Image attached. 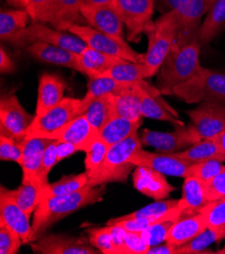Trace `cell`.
<instances>
[{
    "label": "cell",
    "instance_id": "6da1fadb",
    "mask_svg": "<svg viewBox=\"0 0 225 254\" xmlns=\"http://www.w3.org/2000/svg\"><path fill=\"white\" fill-rule=\"evenodd\" d=\"M104 190L105 186L87 185L82 190L70 194L43 196L32 222L34 241L45 234L49 228L65 217L102 200Z\"/></svg>",
    "mask_w": 225,
    "mask_h": 254
},
{
    "label": "cell",
    "instance_id": "7a4b0ae2",
    "mask_svg": "<svg viewBox=\"0 0 225 254\" xmlns=\"http://www.w3.org/2000/svg\"><path fill=\"white\" fill-rule=\"evenodd\" d=\"M201 45L194 41L184 46L175 43L164 60L159 72L156 87L161 94H172L177 85L188 80L201 67L199 61Z\"/></svg>",
    "mask_w": 225,
    "mask_h": 254
},
{
    "label": "cell",
    "instance_id": "3957f363",
    "mask_svg": "<svg viewBox=\"0 0 225 254\" xmlns=\"http://www.w3.org/2000/svg\"><path fill=\"white\" fill-rule=\"evenodd\" d=\"M141 148L142 144L137 132L126 140L109 146L101 165L92 174L88 175L89 181L87 185L97 187L127 182L129 175L136 167L129 159Z\"/></svg>",
    "mask_w": 225,
    "mask_h": 254
},
{
    "label": "cell",
    "instance_id": "277c9868",
    "mask_svg": "<svg viewBox=\"0 0 225 254\" xmlns=\"http://www.w3.org/2000/svg\"><path fill=\"white\" fill-rule=\"evenodd\" d=\"M178 20L176 11L162 14L145 29L147 37V51L144 54L143 64L147 70L148 78L158 74L164 60L176 42Z\"/></svg>",
    "mask_w": 225,
    "mask_h": 254
},
{
    "label": "cell",
    "instance_id": "5b68a950",
    "mask_svg": "<svg viewBox=\"0 0 225 254\" xmlns=\"http://www.w3.org/2000/svg\"><path fill=\"white\" fill-rule=\"evenodd\" d=\"M171 95L187 104H200L210 99L225 100V74L201 66L192 77L175 87Z\"/></svg>",
    "mask_w": 225,
    "mask_h": 254
},
{
    "label": "cell",
    "instance_id": "8992f818",
    "mask_svg": "<svg viewBox=\"0 0 225 254\" xmlns=\"http://www.w3.org/2000/svg\"><path fill=\"white\" fill-rule=\"evenodd\" d=\"M6 42L16 48H27L32 44L43 42L67 49L76 54H81L87 47L79 37L55 28L52 29L45 23L38 21L9 38Z\"/></svg>",
    "mask_w": 225,
    "mask_h": 254
},
{
    "label": "cell",
    "instance_id": "52a82bcc",
    "mask_svg": "<svg viewBox=\"0 0 225 254\" xmlns=\"http://www.w3.org/2000/svg\"><path fill=\"white\" fill-rule=\"evenodd\" d=\"M80 104L81 99L64 97L60 104L46 112L44 116L35 118L27 138L40 137L54 140L69 123L80 116Z\"/></svg>",
    "mask_w": 225,
    "mask_h": 254
},
{
    "label": "cell",
    "instance_id": "ba28073f",
    "mask_svg": "<svg viewBox=\"0 0 225 254\" xmlns=\"http://www.w3.org/2000/svg\"><path fill=\"white\" fill-rule=\"evenodd\" d=\"M66 32L79 37L87 47L98 50L123 60L143 63L144 54H139L133 50L127 42H120L108 35L99 32L89 25L70 24L66 28Z\"/></svg>",
    "mask_w": 225,
    "mask_h": 254
},
{
    "label": "cell",
    "instance_id": "9c48e42d",
    "mask_svg": "<svg viewBox=\"0 0 225 254\" xmlns=\"http://www.w3.org/2000/svg\"><path fill=\"white\" fill-rule=\"evenodd\" d=\"M128 30V41L137 43L151 24L155 10L154 0H111Z\"/></svg>",
    "mask_w": 225,
    "mask_h": 254
},
{
    "label": "cell",
    "instance_id": "30bf717a",
    "mask_svg": "<svg viewBox=\"0 0 225 254\" xmlns=\"http://www.w3.org/2000/svg\"><path fill=\"white\" fill-rule=\"evenodd\" d=\"M139 138L142 146L154 147L160 153L166 154L177 153L202 140L192 124L187 127H176L173 132L143 129Z\"/></svg>",
    "mask_w": 225,
    "mask_h": 254
},
{
    "label": "cell",
    "instance_id": "8fae6325",
    "mask_svg": "<svg viewBox=\"0 0 225 254\" xmlns=\"http://www.w3.org/2000/svg\"><path fill=\"white\" fill-rule=\"evenodd\" d=\"M35 118L22 107L16 95L2 97L0 101V135L23 142Z\"/></svg>",
    "mask_w": 225,
    "mask_h": 254
},
{
    "label": "cell",
    "instance_id": "7c38bea8",
    "mask_svg": "<svg viewBox=\"0 0 225 254\" xmlns=\"http://www.w3.org/2000/svg\"><path fill=\"white\" fill-rule=\"evenodd\" d=\"M215 1L216 0H183L180 6L175 10L178 20V32L175 43L184 46L198 41L201 20Z\"/></svg>",
    "mask_w": 225,
    "mask_h": 254
},
{
    "label": "cell",
    "instance_id": "4fadbf2b",
    "mask_svg": "<svg viewBox=\"0 0 225 254\" xmlns=\"http://www.w3.org/2000/svg\"><path fill=\"white\" fill-rule=\"evenodd\" d=\"M191 124L202 140L212 139L225 130V100L210 99L187 112Z\"/></svg>",
    "mask_w": 225,
    "mask_h": 254
},
{
    "label": "cell",
    "instance_id": "5bb4252c",
    "mask_svg": "<svg viewBox=\"0 0 225 254\" xmlns=\"http://www.w3.org/2000/svg\"><path fill=\"white\" fill-rule=\"evenodd\" d=\"M31 248L41 254H96L88 236H70L65 234H44L32 242Z\"/></svg>",
    "mask_w": 225,
    "mask_h": 254
},
{
    "label": "cell",
    "instance_id": "9a60e30c",
    "mask_svg": "<svg viewBox=\"0 0 225 254\" xmlns=\"http://www.w3.org/2000/svg\"><path fill=\"white\" fill-rule=\"evenodd\" d=\"M81 13L89 27L120 42H126L124 41L126 25L110 3L100 5L83 3Z\"/></svg>",
    "mask_w": 225,
    "mask_h": 254
},
{
    "label": "cell",
    "instance_id": "2e32d148",
    "mask_svg": "<svg viewBox=\"0 0 225 254\" xmlns=\"http://www.w3.org/2000/svg\"><path fill=\"white\" fill-rule=\"evenodd\" d=\"M31 216L24 212L6 193L3 186L0 188V223L5 224L21 238L23 244H31L33 239V226Z\"/></svg>",
    "mask_w": 225,
    "mask_h": 254
},
{
    "label": "cell",
    "instance_id": "e0dca14e",
    "mask_svg": "<svg viewBox=\"0 0 225 254\" xmlns=\"http://www.w3.org/2000/svg\"><path fill=\"white\" fill-rule=\"evenodd\" d=\"M129 161L135 166L149 167L165 175L183 177V179L187 176L189 167L188 163L179 159L174 154L160 153V152L153 153V152L145 151L142 148L132 155Z\"/></svg>",
    "mask_w": 225,
    "mask_h": 254
},
{
    "label": "cell",
    "instance_id": "ac0fdd59",
    "mask_svg": "<svg viewBox=\"0 0 225 254\" xmlns=\"http://www.w3.org/2000/svg\"><path fill=\"white\" fill-rule=\"evenodd\" d=\"M134 187L140 193L155 200L165 199L175 190L165 174L145 166H136L133 171Z\"/></svg>",
    "mask_w": 225,
    "mask_h": 254
},
{
    "label": "cell",
    "instance_id": "d6986e66",
    "mask_svg": "<svg viewBox=\"0 0 225 254\" xmlns=\"http://www.w3.org/2000/svg\"><path fill=\"white\" fill-rule=\"evenodd\" d=\"M26 51L38 61L66 67L85 74L79 60V54L74 53L67 49L51 44L38 42L28 46Z\"/></svg>",
    "mask_w": 225,
    "mask_h": 254
},
{
    "label": "cell",
    "instance_id": "ffe728a7",
    "mask_svg": "<svg viewBox=\"0 0 225 254\" xmlns=\"http://www.w3.org/2000/svg\"><path fill=\"white\" fill-rule=\"evenodd\" d=\"M66 89L67 83L60 76L51 73H44L41 75L35 116L40 118L60 104L64 99Z\"/></svg>",
    "mask_w": 225,
    "mask_h": 254
},
{
    "label": "cell",
    "instance_id": "44dd1931",
    "mask_svg": "<svg viewBox=\"0 0 225 254\" xmlns=\"http://www.w3.org/2000/svg\"><path fill=\"white\" fill-rule=\"evenodd\" d=\"M53 140L40 137L26 138L22 142V183L29 184L40 180V170L45 148ZM41 181V180H40Z\"/></svg>",
    "mask_w": 225,
    "mask_h": 254
},
{
    "label": "cell",
    "instance_id": "7402d4cb",
    "mask_svg": "<svg viewBox=\"0 0 225 254\" xmlns=\"http://www.w3.org/2000/svg\"><path fill=\"white\" fill-rule=\"evenodd\" d=\"M99 137V131L94 128L84 115H81L69 123L54 140L71 143L79 151L86 152Z\"/></svg>",
    "mask_w": 225,
    "mask_h": 254
},
{
    "label": "cell",
    "instance_id": "603a6c76",
    "mask_svg": "<svg viewBox=\"0 0 225 254\" xmlns=\"http://www.w3.org/2000/svg\"><path fill=\"white\" fill-rule=\"evenodd\" d=\"M205 183L194 176H186L182 187V197L178 202L181 218L200 213L207 204Z\"/></svg>",
    "mask_w": 225,
    "mask_h": 254
},
{
    "label": "cell",
    "instance_id": "cb8c5ba5",
    "mask_svg": "<svg viewBox=\"0 0 225 254\" xmlns=\"http://www.w3.org/2000/svg\"><path fill=\"white\" fill-rule=\"evenodd\" d=\"M207 229L202 213L180 218L175 221L168 233L166 242L182 246Z\"/></svg>",
    "mask_w": 225,
    "mask_h": 254
},
{
    "label": "cell",
    "instance_id": "d4e9b609",
    "mask_svg": "<svg viewBox=\"0 0 225 254\" xmlns=\"http://www.w3.org/2000/svg\"><path fill=\"white\" fill-rule=\"evenodd\" d=\"M148 83L144 80L131 83L124 88L116 97V109L119 117L133 121H140L142 116L140 113L142 90Z\"/></svg>",
    "mask_w": 225,
    "mask_h": 254
},
{
    "label": "cell",
    "instance_id": "484cf974",
    "mask_svg": "<svg viewBox=\"0 0 225 254\" xmlns=\"http://www.w3.org/2000/svg\"><path fill=\"white\" fill-rule=\"evenodd\" d=\"M83 115L94 128L100 132L107 123L118 116L115 95L107 93L94 99Z\"/></svg>",
    "mask_w": 225,
    "mask_h": 254
},
{
    "label": "cell",
    "instance_id": "4316f807",
    "mask_svg": "<svg viewBox=\"0 0 225 254\" xmlns=\"http://www.w3.org/2000/svg\"><path fill=\"white\" fill-rule=\"evenodd\" d=\"M45 187L40 180H36L29 184H21L16 190L3 188L16 204L29 216H32L41 202Z\"/></svg>",
    "mask_w": 225,
    "mask_h": 254
},
{
    "label": "cell",
    "instance_id": "83f0119b",
    "mask_svg": "<svg viewBox=\"0 0 225 254\" xmlns=\"http://www.w3.org/2000/svg\"><path fill=\"white\" fill-rule=\"evenodd\" d=\"M80 63L84 69V72L88 78H96L99 73H101L116 64L123 61L121 58L100 52L98 50L86 47L81 54H79Z\"/></svg>",
    "mask_w": 225,
    "mask_h": 254
},
{
    "label": "cell",
    "instance_id": "f1b7e54d",
    "mask_svg": "<svg viewBox=\"0 0 225 254\" xmlns=\"http://www.w3.org/2000/svg\"><path fill=\"white\" fill-rule=\"evenodd\" d=\"M225 27V0H216L206 14L198 34L201 46L209 44Z\"/></svg>",
    "mask_w": 225,
    "mask_h": 254
},
{
    "label": "cell",
    "instance_id": "f546056e",
    "mask_svg": "<svg viewBox=\"0 0 225 254\" xmlns=\"http://www.w3.org/2000/svg\"><path fill=\"white\" fill-rule=\"evenodd\" d=\"M173 154L189 165L207 160H219L221 162L225 161V156L220 153V151L212 139L201 140L189 148Z\"/></svg>",
    "mask_w": 225,
    "mask_h": 254
},
{
    "label": "cell",
    "instance_id": "4dcf8cb0",
    "mask_svg": "<svg viewBox=\"0 0 225 254\" xmlns=\"http://www.w3.org/2000/svg\"><path fill=\"white\" fill-rule=\"evenodd\" d=\"M142 121H133L117 116L100 130L99 134L109 146L128 139L137 132Z\"/></svg>",
    "mask_w": 225,
    "mask_h": 254
},
{
    "label": "cell",
    "instance_id": "1f68e13d",
    "mask_svg": "<svg viewBox=\"0 0 225 254\" xmlns=\"http://www.w3.org/2000/svg\"><path fill=\"white\" fill-rule=\"evenodd\" d=\"M57 12L53 27L59 31L66 32V28L70 24L87 25L81 13L83 0H55Z\"/></svg>",
    "mask_w": 225,
    "mask_h": 254
},
{
    "label": "cell",
    "instance_id": "d6a6232c",
    "mask_svg": "<svg viewBox=\"0 0 225 254\" xmlns=\"http://www.w3.org/2000/svg\"><path fill=\"white\" fill-rule=\"evenodd\" d=\"M97 77H108L119 82H136L148 78L143 63L123 61L99 73Z\"/></svg>",
    "mask_w": 225,
    "mask_h": 254
},
{
    "label": "cell",
    "instance_id": "836d02e7",
    "mask_svg": "<svg viewBox=\"0 0 225 254\" xmlns=\"http://www.w3.org/2000/svg\"><path fill=\"white\" fill-rule=\"evenodd\" d=\"M30 13L24 9L1 10L0 13V38L6 42L9 38L21 32L29 25Z\"/></svg>",
    "mask_w": 225,
    "mask_h": 254
},
{
    "label": "cell",
    "instance_id": "e575fe53",
    "mask_svg": "<svg viewBox=\"0 0 225 254\" xmlns=\"http://www.w3.org/2000/svg\"><path fill=\"white\" fill-rule=\"evenodd\" d=\"M88 181L89 176L86 171L75 175L72 174L63 176L60 181L45 186L44 189L43 196L65 195L76 192L85 188L88 184Z\"/></svg>",
    "mask_w": 225,
    "mask_h": 254
},
{
    "label": "cell",
    "instance_id": "d590c367",
    "mask_svg": "<svg viewBox=\"0 0 225 254\" xmlns=\"http://www.w3.org/2000/svg\"><path fill=\"white\" fill-rule=\"evenodd\" d=\"M179 199H161L156 200L153 204L143 207L137 211H135L129 215H124L117 218H112L107 221L106 225H113L117 222L129 220V219H137V218H149V219H160L167 215L168 212L176 208L178 206Z\"/></svg>",
    "mask_w": 225,
    "mask_h": 254
},
{
    "label": "cell",
    "instance_id": "8d00e7d4",
    "mask_svg": "<svg viewBox=\"0 0 225 254\" xmlns=\"http://www.w3.org/2000/svg\"><path fill=\"white\" fill-rule=\"evenodd\" d=\"M202 213L207 225L218 239V242L225 240V198L209 201L200 211Z\"/></svg>",
    "mask_w": 225,
    "mask_h": 254
},
{
    "label": "cell",
    "instance_id": "74e56055",
    "mask_svg": "<svg viewBox=\"0 0 225 254\" xmlns=\"http://www.w3.org/2000/svg\"><path fill=\"white\" fill-rule=\"evenodd\" d=\"M86 232L91 245L98 251L104 254H116L109 225L101 228H88Z\"/></svg>",
    "mask_w": 225,
    "mask_h": 254
},
{
    "label": "cell",
    "instance_id": "f35d334b",
    "mask_svg": "<svg viewBox=\"0 0 225 254\" xmlns=\"http://www.w3.org/2000/svg\"><path fill=\"white\" fill-rule=\"evenodd\" d=\"M215 242H218L217 236L207 228L205 231L193 238L191 241L182 246H179L177 248V254L215 253L211 250H207V248Z\"/></svg>",
    "mask_w": 225,
    "mask_h": 254
},
{
    "label": "cell",
    "instance_id": "ab89813d",
    "mask_svg": "<svg viewBox=\"0 0 225 254\" xmlns=\"http://www.w3.org/2000/svg\"><path fill=\"white\" fill-rule=\"evenodd\" d=\"M225 171V165L219 160H207L189 165L187 176H194L207 183L219 173Z\"/></svg>",
    "mask_w": 225,
    "mask_h": 254
},
{
    "label": "cell",
    "instance_id": "60d3db41",
    "mask_svg": "<svg viewBox=\"0 0 225 254\" xmlns=\"http://www.w3.org/2000/svg\"><path fill=\"white\" fill-rule=\"evenodd\" d=\"M29 1L32 8L31 19L34 22L38 21L53 25L57 12L55 0H29Z\"/></svg>",
    "mask_w": 225,
    "mask_h": 254
},
{
    "label": "cell",
    "instance_id": "b9f144b4",
    "mask_svg": "<svg viewBox=\"0 0 225 254\" xmlns=\"http://www.w3.org/2000/svg\"><path fill=\"white\" fill-rule=\"evenodd\" d=\"M108 149L109 145L101 137H99L85 152L86 157L84 163L88 175L92 174L95 170L98 169L100 165H101L107 154Z\"/></svg>",
    "mask_w": 225,
    "mask_h": 254
},
{
    "label": "cell",
    "instance_id": "7bdbcfd3",
    "mask_svg": "<svg viewBox=\"0 0 225 254\" xmlns=\"http://www.w3.org/2000/svg\"><path fill=\"white\" fill-rule=\"evenodd\" d=\"M0 159L22 163V142L15 141L4 135H0Z\"/></svg>",
    "mask_w": 225,
    "mask_h": 254
},
{
    "label": "cell",
    "instance_id": "ee69618b",
    "mask_svg": "<svg viewBox=\"0 0 225 254\" xmlns=\"http://www.w3.org/2000/svg\"><path fill=\"white\" fill-rule=\"evenodd\" d=\"M20 236L5 224L0 223V253L15 254L22 245Z\"/></svg>",
    "mask_w": 225,
    "mask_h": 254
},
{
    "label": "cell",
    "instance_id": "f6af8a7d",
    "mask_svg": "<svg viewBox=\"0 0 225 254\" xmlns=\"http://www.w3.org/2000/svg\"><path fill=\"white\" fill-rule=\"evenodd\" d=\"M175 221H162L148 227L147 229L140 231L147 244L153 247L166 242L168 233Z\"/></svg>",
    "mask_w": 225,
    "mask_h": 254
},
{
    "label": "cell",
    "instance_id": "bcb514c9",
    "mask_svg": "<svg viewBox=\"0 0 225 254\" xmlns=\"http://www.w3.org/2000/svg\"><path fill=\"white\" fill-rule=\"evenodd\" d=\"M151 248L141 232H127L124 237L121 254H146Z\"/></svg>",
    "mask_w": 225,
    "mask_h": 254
},
{
    "label": "cell",
    "instance_id": "7dc6e473",
    "mask_svg": "<svg viewBox=\"0 0 225 254\" xmlns=\"http://www.w3.org/2000/svg\"><path fill=\"white\" fill-rule=\"evenodd\" d=\"M56 146H57V141L53 140L45 150L43 162H42V166L39 174L40 180L44 186L48 185V174L53 169V167L59 163L57 158Z\"/></svg>",
    "mask_w": 225,
    "mask_h": 254
},
{
    "label": "cell",
    "instance_id": "c3c4849f",
    "mask_svg": "<svg viewBox=\"0 0 225 254\" xmlns=\"http://www.w3.org/2000/svg\"><path fill=\"white\" fill-rule=\"evenodd\" d=\"M205 190L208 201L225 198V171L205 183Z\"/></svg>",
    "mask_w": 225,
    "mask_h": 254
},
{
    "label": "cell",
    "instance_id": "681fc988",
    "mask_svg": "<svg viewBox=\"0 0 225 254\" xmlns=\"http://www.w3.org/2000/svg\"><path fill=\"white\" fill-rule=\"evenodd\" d=\"M79 150L77 149L76 146H74L71 143L68 142H59L57 141V146H56V152H57V158L58 162H61L62 160L72 156L73 154L76 153Z\"/></svg>",
    "mask_w": 225,
    "mask_h": 254
},
{
    "label": "cell",
    "instance_id": "f907efd6",
    "mask_svg": "<svg viewBox=\"0 0 225 254\" xmlns=\"http://www.w3.org/2000/svg\"><path fill=\"white\" fill-rule=\"evenodd\" d=\"M111 227V236L114 247L116 249V254H121V248L123 245L124 237L127 235V230L118 225H109Z\"/></svg>",
    "mask_w": 225,
    "mask_h": 254
},
{
    "label": "cell",
    "instance_id": "816d5d0a",
    "mask_svg": "<svg viewBox=\"0 0 225 254\" xmlns=\"http://www.w3.org/2000/svg\"><path fill=\"white\" fill-rule=\"evenodd\" d=\"M182 1L183 0H154L155 9H157L161 14H166L176 10Z\"/></svg>",
    "mask_w": 225,
    "mask_h": 254
},
{
    "label": "cell",
    "instance_id": "f5cc1de1",
    "mask_svg": "<svg viewBox=\"0 0 225 254\" xmlns=\"http://www.w3.org/2000/svg\"><path fill=\"white\" fill-rule=\"evenodd\" d=\"M15 70V65L9 55L5 52L3 47L0 49V72L3 74L12 73Z\"/></svg>",
    "mask_w": 225,
    "mask_h": 254
},
{
    "label": "cell",
    "instance_id": "db71d44e",
    "mask_svg": "<svg viewBox=\"0 0 225 254\" xmlns=\"http://www.w3.org/2000/svg\"><path fill=\"white\" fill-rule=\"evenodd\" d=\"M178 246L168 242L153 246L148 249L146 254H177Z\"/></svg>",
    "mask_w": 225,
    "mask_h": 254
},
{
    "label": "cell",
    "instance_id": "11a10c76",
    "mask_svg": "<svg viewBox=\"0 0 225 254\" xmlns=\"http://www.w3.org/2000/svg\"><path fill=\"white\" fill-rule=\"evenodd\" d=\"M5 1L8 4H10V5H12V6H14V7L18 8V9L27 10L30 13V15H31L32 8H31V4H30L29 0H5Z\"/></svg>",
    "mask_w": 225,
    "mask_h": 254
},
{
    "label": "cell",
    "instance_id": "9f6ffc18",
    "mask_svg": "<svg viewBox=\"0 0 225 254\" xmlns=\"http://www.w3.org/2000/svg\"><path fill=\"white\" fill-rule=\"evenodd\" d=\"M212 140L215 143L218 150L220 151V153L225 156V130L217 134L215 137H213Z\"/></svg>",
    "mask_w": 225,
    "mask_h": 254
},
{
    "label": "cell",
    "instance_id": "6f0895ef",
    "mask_svg": "<svg viewBox=\"0 0 225 254\" xmlns=\"http://www.w3.org/2000/svg\"><path fill=\"white\" fill-rule=\"evenodd\" d=\"M86 4H93V5H100V4H108L111 2V0H83Z\"/></svg>",
    "mask_w": 225,
    "mask_h": 254
},
{
    "label": "cell",
    "instance_id": "680465c9",
    "mask_svg": "<svg viewBox=\"0 0 225 254\" xmlns=\"http://www.w3.org/2000/svg\"><path fill=\"white\" fill-rule=\"evenodd\" d=\"M215 253H217V254H225V246H224L222 249L217 250Z\"/></svg>",
    "mask_w": 225,
    "mask_h": 254
}]
</instances>
